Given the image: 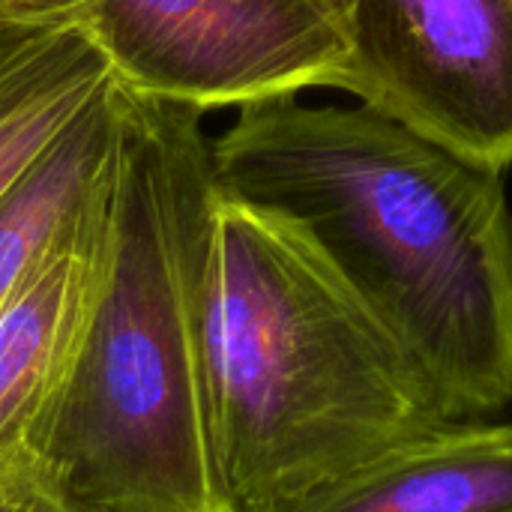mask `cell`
<instances>
[{
  "mask_svg": "<svg viewBox=\"0 0 512 512\" xmlns=\"http://www.w3.org/2000/svg\"><path fill=\"white\" fill-rule=\"evenodd\" d=\"M0 512H69L36 477L30 459L0 465Z\"/></svg>",
  "mask_w": 512,
  "mask_h": 512,
  "instance_id": "10",
  "label": "cell"
},
{
  "mask_svg": "<svg viewBox=\"0 0 512 512\" xmlns=\"http://www.w3.org/2000/svg\"><path fill=\"white\" fill-rule=\"evenodd\" d=\"M120 87L207 114L333 87L351 60L345 0H57Z\"/></svg>",
  "mask_w": 512,
  "mask_h": 512,
  "instance_id": "4",
  "label": "cell"
},
{
  "mask_svg": "<svg viewBox=\"0 0 512 512\" xmlns=\"http://www.w3.org/2000/svg\"><path fill=\"white\" fill-rule=\"evenodd\" d=\"M114 168L117 144L78 213L0 309V465L27 456L96 300L111 243Z\"/></svg>",
  "mask_w": 512,
  "mask_h": 512,
  "instance_id": "6",
  "label": "cell"
},
{
  "mask_svg": "<svg viewBox=\"0 0 512 512\" xmlns=\"http://www.w3.org/2000/svg\"><path fill=\"white\" fill-rule=\"evenodd\" d=\"M195 312L225 512H300L456 423L426 369L318 240L219 186Z\"/></svg>",
  "mask_w": 512,
  "mask_h": 512,
  "instance_id": "2",
  "label": "cell"
},
{
  "mask_svg": "<svg viewBox=\"0 0 512 512\" xmlns=\"http://www.w3.org/2000/svg\"><path fill=\"white\" fill-rule=\"evenodd\" d=\"M105 51L57 0H0V201L111 90Z\"/></svg>",
  "mask_w": 512,
  "mask_h": 512,
  "instance_id": "7",
  "label": "cell"
},
{
  "mask_svg": "<svg viewBox=\"0 0 512 512\" xmlns=\"http://www.w3.org/2000/svg\"><path fill=\"white\" fill-rule=\"evenodd\" d=\"M120 132V84L12 186L0 201V309L78 213L108 165Z\"/></svg>",
  "mask_w": 512,
  "mask_h": 512,
  "instance_id": "9",
  "label": "cell"
},
{
  "mask_svg": "<svg viewBox=\"0 0 512 512\" xmlns=\"http://www.w3.org/2000/svg\"><path fill=\"white\" fill-rule=\"evenodd\" d=\"M204 114L120 87L102 282L27 459L69 512H225L198 357Z\"/></svg>",
  "mask_w": 512,
  "mask_h": 512,
  "instance_id": "3",
  "label": "cell"
},
{
  "mask_svg": "<svg viewBox=\"0 0 512 512\" xmlns=\"http://www.w3.org/2000/svg\"><path fill=\"white\" fill-rule=\"evenodd\" d=\"M339 90L414 135L504 174L512 165V0H345Z\"/></svg>",
  "mask_w": 512,
  "mask_h": 512,
  "instance_id": "5",
  "label": "cell"
},
{
  "mask_svg": "<svg viewBox=\"0 0 512 512\" xmlns=\"http://www.w3.org/2000/svg\"><path fill=\"white\" fill-rule=\"evenodd\" d=\"M222 192L297 219L426 369L456 420L512 405V216L501 174L390 117L279 96L210 141Z\"/></svg>",
  "mask_w": 512,
  "mask_h": 512,
  "instance_id": "1",
  "label": "cell"
},
{
  "mask_svg": "<svg viewBox=\"0 0 512 512\" xmlns=\"http://www.w3.org/2000/svg\"><path fill=\"white\" fill-rule=\"evenodd\" d=\"M300 512H512V423H447Z\"/></svg>",
  "mask_w": 512,
  "mask_h": 512,
  "instance_id": "8",
  "label": "cell"
}]
</instances>
